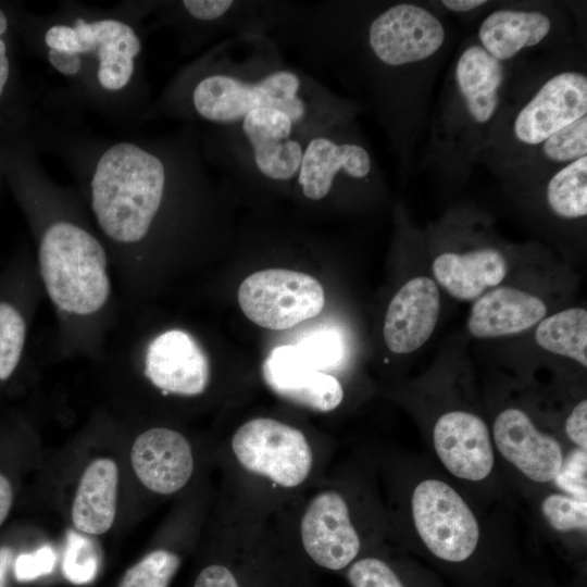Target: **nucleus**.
Listing matches in <instances>:
<instances>
[{
	"mask_svg": "<svg viewBox=\"0 0 587 587\" xmlns=\"http://www.w3.org/2000/svg\"><path fill=\"white\" fill-rule=\"evenodd\" d=\"M190 104L213 125L237 122L259 109H279L310 135L355 120L364 109L290 63L280 46L260 33L226 37L215 47L193 83Z\"/></svg>",
	"mask_w": 587,
	"mask_h": 587,
	"instance_id": "f257e3e1",
	"label": "nucleus"
},
{
	"mask_svg": "<svg viewBox=\"0 0 587 587\" xmlns=\"http://www.w3.org/2000/svg\"><path fill=\"white\" fill-rule=\"evenodd\" d=\"M505 64L471 40L448 74L430 132L432 154L448 171H469L504 109Z\"/></svg>",
	"mask_w": 587,
	"mask_h": 587,
	"instance_id": "f03ea898",
	"label": "nucleus"
},
{
	"mask_svg": "<svg viewBox=\"0 0 587 587\" xmlns=\"http://www.w3.org/2000/svg\"><path fill=\"white\" fill-rule=\"evenodd\" d=\"M167 167L158 155L129 142L100 158L91 182L92 209L102 230L120 242L142 239L161 207Z\"/></svg>",
	"mask_w": 587,
	"mask_h": 587,
	"instance_id": "7ed1b4c3",
	"label": "nucleus"
},
{
	"mask_svg": "<svg viewBox=\"0 0 587 587\" xmlns=\"http://www.w3.org/2000/svg\"><path fill=\"white\" fill-rule=\"evenodd\" d=\"M218 127L220 160L237 180L292 190L310 135L287 112L264 108Z\"/></svg>",
	"mask_w": 587,
	"mask_h": 587,
	"instance_id": "20e7f679",
	"label": "nucleus"
},
{
	"mask_svg": "<svg viewBox=\"0 0 587 587\" xmlns=\"http://www.w3.org/2000/svg\"><path fill=\"white\" fill-rule=\"evenodd\" d=\"M587 115V75L567 66L546 76L507 112L502 111L478 160L499 171L560 128Z\"/></svg>",
	"mask_w": 587,
	"mask_h": 587,
	"instance_id": "39448f33",
	"label": "nucleus"
},
{
	"mask_svg": "<svg viewBox=\"0 0 587 587\" xmlns=\"http://www.w3.org/2000/svg\"><path fill=\"white\" fill-rule=\"evenodd\" d=\"M39 265L47 292L61 310L87 315L107 302V255L85 229L66 222L51 225L41 239Z\"/></svg>",
	"mask_w": 587,
	"mask_h": 587,
	"instance_id": "423d86ee",
	"label": "nucleus"
},
{
	"mask_svg": "<svg viewBox=\"0 0 587 587\" xmlns=\"http://www.w3.org/2000/svg\"><path fill=\"white\" fill-rule=\"evenodd\" d=\"M378 171L355 120H346L309 137L292 190L320 204L342 190L373 185Z\"/></svg>",
	"mask_w": 587,
	"mask_h": 587,
	"instance_id": "0eeeda50",
	"label": "nucleus"
},
{
	"mask_svg": "<svg viewBox=\"0 0 587 587\" xmlns=\"http://www.w3.org/2000/svg\"><path fill=\"white\" fill-rule=\"evenodd\" d=\"M413 524L422 544L438 561L464 565L475 554L479 525L473 511L449 484L434 478L420 482L411 498Z\"/></svg>",
	"mask_w": 587,
	"mask_h": 587,
	"instance_id": "6e6552de",
	"label": "nucleus"
},
{
	"mask_svg": "<svg viewBox=\"0 0 587 587\" xmlns=\"http://www.w3.org/2000/svg\"><path fill=\"white\" fill-rule=\"evenodd\" d=\"M230 447L245 471L283 488L300 486L313 469V450L305 435L275 419L247 421L234 433Z\"/></svg>",
	"mask_w": 587,
	"mask_h": 587,
	"instance_id": "1a4fd4ad",
	"label": "nucleus"
},
{
	"mask_svg": "<svg viewBox=\"0 0 587 587\" xmlns=\"http://www.w3.org/2000/svg\"><path fill=\"white\" fill-rule=\"evenodd\" d=\"M238 302L245 315L268 329H287L320 314L325 304L321 283L305 273L267 268L243 279Z\"/></svg>",
	"mask_w": 587,
	"mask_h": 587,
	"instance_id": "9d476101",
	"label": "nucleus"
},
{
	"mask_svg": "<svg viewBox=\"0 0 587 587\" xmlns=\"http://www.w3.org/2000/svg\"><path fill=\"white\" fill-rule=\"evenodd\" d=\"M300 538L307 554L330 571L348 567L361 550L348 503L333 489L322 490L311 498L300 521Z\"/></svg>",
	"mask_w": 587,
	"mask_h": 587,
	"instance_id": "9b49d317",
	"label": "nucleus"
},
{
	"mask_svg": "<svg viewBox=\"0 0 587 587\" xmlns=\"http://www.w3.org/2000/svg\"><path fill=\"white\" fill-rule=\"evenodd\" d=\"M262 377L278 397L313 411H333L344 399L337 377L314 366L296 345L273 348L262 364Z\"/></svg>",
	"mask_w": 587,
	"mask_h": 587,
	"instance_id": "f8f14e48",
	"label": "nucleus"
},
{
	"mask_svg": "<svg viewBox=\"0 0 587 587\" xmlns=\"http://www.w3.org/2000/svg\"><path fill=\"white\" fill-rule=\"evenodd\" d=\"M433 444L441 464L458 478L479 482L494 469L489 429L474 413L453 410L441 414L433 428Z\"/></svg>",
	"mask_w": 587,
	"mask_h": 587,
	"instance_id": "ddd939ff",
	"label": "nucleus"
},
{
	"mask_svg": "<svg viewBox=\"0 0 587 587\" xmlns=\"http://www.w3.org/2000/svg\"><path fill=\"white\" fill-rule=\"evenodd\" d=\"M145 374L165 395L198 396L210 383V363L190 334L171 329L149 345Z\"/></svg>",
	"mask_w": 587,
	"mask_h": 587,
	"instance_id": "4468645a",
	"label": "nucleus"
},
{
	"mask_svg": "<svg viewBox=\"0 0 587 587\" xmlns=\"http://www.w3.org/2000/svg\"><path fill=\"white\" fill-rule=\"evenodd\" d=\"M492 438L500 454L533 482H552L561 469L564 455L559 441L540 432L517 408L497 415Z\"/></svg>",
	"mask_w": 587,
	"mask_h": 587,
	"instance_id": "2eb2a0df",
	"label": "nucleus"
},
{
	"mask_svg": "<svg viewBox=\"0 0 587 587\" xmlns=\"http://www.w3.org/2000/svg\"><path fill=\"white\" fill-rule=\"evenodd\" d=\"M130 462L142 485L161 495L180 490L195 467L192 449L186 437L164 427L148 429L135 439Z\"/></svg>",
	"mask_w": 587,
	"mask_h": 587,
	"instance_id": "dca6fc26",
	"label": "nucleus"
},
{
	"mask_svg": "<svg viewBox=\"0 0 587 587\" xmlns=\"http://www.w3.org/2000/svg\"><path fill=\"white\" fill-rule=\"evenodd\" d=\"M440 311L437 284L429 277L408 280L392 297L384 321L385 342L394 353H411L432 336Z\"/></svg>",
	"mask_w": 587,
	"mask_h": 587,
	"instance_id": "f3484780",
	"label": "nucleus"
},
{
	"mask_svg": "<svg viewBox=\"0 0 587 587\" xmlns=\"http://www.w3.org/2000/svg\"><path fill=\"white\" fill-rule=\"evenodd\" d=\"M557 13L540 7H503L480 22L477 42L494 59L504 63L539 47L557 34Z\"/></svg>",
	"mask_w": 587,
	"mask_h": 587,
	"instance_id": "a211bd4d",
	"label": "nucleus"
},
{
	"mask_svg": "<svg viewBox=\"0 0 587 587\" xmlns=\"http://www.w3.org/2000/svg\"><path fill=\"white\" fill-rule=\"evenodd\" d=\"M546 313L547 305L537 296L514 287H495L473 303L467 328L480 339L510 336L538 324Z\"/></svg>",
	"mask_w": 587,
	"mask_h": 587,
	"instance_id": "6ab92c4d",
	"label": "nucleus"
},
{
	"mask_svg": "<svg viewBox=\"0 0 587 587\" xmlns=\"http://www.w3.org/2000/svg\"><path fill=\"white\" fill-rule=\"evenodd\" d=\"M432 270L436 282L451 297L471 301L503 280L508 262L500 250L482 247L465 252H442L434 259Z\"/></svg>",
	"mask_w": 587,
	"mask_h": 587,
	"instance_id": "aec40b11",
	"label": "nucleus"
},
{
	"mask_svg": "<svg viewBox=\"0 0 587 587\" xmlns=\"http://www.w3.org/2000/svg\"><path fill=\"white\" fill-rule=\"evenodd\" d=\"M118 469L109 458L93 460L85 470L72 507L76 529L101 535L114 523L117 504Z\"/></svg>",
	"mask_w": 587,
	"mask_h": 587,
	"instance_id": "412c9836",
	"label": "nucleus"
},
{
	"mask_svg": "<svg viewBox=\"0 0 587 587\" xmlns=\"http://www.w3.org/2000/svg\"><path fill=\"white\" fill-rule=\"evenodd\" d=\"M587 155V115L560 128L499 171L521 175L552 173Z\"/></svg>",
	"mask_w": 587,
	"mask_h": 587,
	"instance_id": "4be33fe9",
	"label": "nucleus"
},
{
	"mask_svg": "<svg viewBox=\"0 0 587 587\" xmlns=\"http://www.w3.org/2000/svg\"><path fill=\"white\" fill-rule=\"evenodd\" d=\"M539 347L587 366V311L571 308L544 317L535 332Z\"/></svg>",
	"mask_w": 587,
	"mask_h": 587,
	"instance_id": "5701e85b",
	"label": "nucleus"
},
{
	"mask_svg": "<svg viewBox=\"0 0 587 587\" xmlns=\"http://www.w3.org/2000/svg\"><path fill=\"white\" fill-rule=\"evenodd\" d=\"M549 210L561 220L587 215V155L550 173L545 185Z\"/></svg>",
	"mask_w": 587,
	"mask_h": 587,
	"instance_id": "b1692460",
	"label": "nucleus"
},
{
	"mask_svg": "<svg viewBox=\"0 0 587 587\" xmlns=\"http://www.w3.org/2000/svg\"><path fill=\"white\" fill-rule=\"evenodd\" d=\"M74 35L77 54L110 49L135 58L141 49L140 40L133 28L120 21L103 20L87 23L77 20Z\"/></svg>",
	"mask_w": 587,
	"mask_h": 587,
	"instance_id": "393cba45",
	"label": "nucleus"
},
{
	"mask_svg": "<svg viewBox=\"0 0 587 587\" xmlns=\"http://www.w3.org/2000/svg\"><path fill=\"white\" fill-rule=\"evenodd\" d=\"M180 560L166 549H157L132 566L118 587H168Z\"/></svg>",
	"mask_w": 587,
	"mask_h": 587,
	"instance_id": "a878e982",
	"label": "nucleus"
},
{
	"mask_svg": "<svg viewBox=\"0 0 587 587\" xmlns=\"http://www.w3.org/2000/svg\"><path fill=\"white\" fill-rule=\"evenodd\" d=\"M100 558L93 540L68 530L63 558V574L73 584H87L96 577Z\"/></svg>",
	"mask_w": 587,
	"mask_h": 587,
	"instance_id": "bb28decb",
	"label": "nucleus"
},
{
	"mask_svg": "<svg viewBox=\"0 0 587 587\" xmlns=\"http://www.w3.org/2000/svg\"><path fill=\"white\" fill-rule=\"evenodd\" d=\"M26 335L21 313L11 304L0 302V380L11 376L17 366Z\"/></svg>",
	"mask_w": 587,
	"mask_h": 587,
	"instance_id": "cd10ccee",
	"label": "nucleus"
},
{
	"mask_svg": "<svg viewBox=\"0 0 587 587\" xmlns=\"http://www.w3.org/2000/svg\"><path fill=\"white\" fill-rule=\"evenodd\" d=\"M540 509L549 526L557 532L585 533L587 529V499L554 492L544 498Z\"/></svg>",
	"mask_w": 587,
	"mask_h": 587,
	"instance_id": "c85d7f7f",
	"label": "nucleus"
},
{
	"mask_svg": "<svg viewBox=\"0 0 587 587\" xmlns=\"http://www.w3.org/2000/svg\"><path fill=\"white\" fill-rule=\"evenodd\" d=\"M351 587H411L385 560L376 557L355 559L347 570Z\"/></svg>",
	"mask_w": 587,
	"mask_h": 587,
	"instance_id": "c756f323",
	"label": "nucleus"
},
{
	"mask_svg": "<svg viewBox=\"0 0 587 587\" xmlns=\"http://www.w3.org/2000/svg\"><path fill=\"white\" fill-rule=\"evenodd\" d=\"M302 354L319 370L337 365L344 357L340 336L333 329H316L296 345Z\"/></svg>",
	"mask_w": 587,
	"mask_h": 587,
	"instance_id": "7c9ffc66",
	"label": "nucleus"
},
{
	"mask_svg": "<svg viewBox=\"0 0 587 587\" xmlns=\"http://www.w3.org/2000/svg\"><path fill=\"white\" fill-rule=\"evenodd\" d=\"M587 450L575 448L563 458L562 465L552 482L564 494L587 499Z\"/></svg>",
	"mask_w": 587,
	"mask_h": 587,
	"instance_id": "2f4dec72",
	"label": "nucleus"
},
{
	"mask_svg": "<svg viewBox=\"0 0 587 587\" xmlns=\"http://www.w3.org/2000/svg\"><path fill=\"white\" fill-rule=\"evenodd\" d=\"M98 79L109 90L123 88L134 72V58L115 50L99 49Z\"/></svg>",
	"mask_w": 587,
	"mask_h": 587,
	"instance_id": "473e14b6",
	"label": "nucleus"
},
{
	"mask_svg": "<svg viewBox=\"0 0 587 587\" xmlns=\"http://www.w3.org/2000/svg\"><path fill=\"white\" fill-rule=\"evenodd\" d=\"M55 562V551L48 545L33 552L22 553L14 561L15 578L18 582H29L48 575L53 571Z\"/></svg>",
	"mask_w": 587,
	"mask_h": 587,
	"instance_id": "72a5a7b5",
	"label": "nucleus"
},
{
	"mask_svg": "<svg viewBox=\"0 0 587 587\" xmlns=\"http://www.w3.org/2000/svg\"><path fill=\"white\" fill-rule=\"evenodd\" d=\"M565 434L577 448L587 450V400L579 401L564 424Z\"/></svg>",
	"mask_w": 587,
	"mask_h": 587,
	"instance_id": "f704fd0d",
	"label": "nucleus"
},
{
	"mask_svg": "<svg viewBox=\"0 0 587 587\" xmlns=\"http://www.w3.org/2000/svg\"><path fill=\"white\" fill-rule=\"evenodd\" d=\"M195 587H239V585L228 567L222 564H211L199 573Z\"/></svg>",
	"mask_w": 587,
	"mask_h": 587,
	"instance_id": "c9c22d12",
	"label": "nucleus"
},
{
	"mask_svg": "<svg viewBox=\"0 0 587 587\" xmlns=\"http://www.w3.org/2000/svg\"><path fill=\"white\" fill-rule=\"evenodd\" d=\"M48 59L54 68L65 75H75L82 66L79 55L73 52L50 49Z\"/></svg>",
	"mask_w": 587,
	"mask_h": 587,
	"instance_id": "e433bc0d",
	"label": "nucleus"
},
{
	"mask_svg": "<svg viewBox=\"0 0 587 587\" xmlns=\"http://www.w3.org/2000/svg\"><path fill=\"white\" fill-rule=\"evenodd\" d=\"M13 503V489L10 480L0 473V526L8 517Z\"/></svg>",
	"mask_w": 587,
	"mask_h": 587,
	"instance_id": "4c0bfd02",
	"label": "nucleus"
},
{
	"mask_svg": "<svg viewBox=\"0 0 587 587\" xmlns=\"http://www.w3.org/2000/svg\"><path fill=\"white\" fill-rule=\"evenodd\" d=\"M441 5L453 13L473 12L488 3L486 0H442Z\"/></svg>",
	"mask_w": 587,
	"mask_h": 587,
	"instance_id": "58836bf2",
	"label": "nucleus"
},
{
	"mask_svg": "<svg viewBox=\"0 0 587 587\" xmlns=\"http://www.w3.org/2000/svg\"><path fill=\"white\" fill-rule=\"evenodd\" d=\"M12 559V551L7 548H0V587H5L8 570Z\"/></svg>",
	"mask_w": 587,
	"mask_h": 587,
	"instance_id": "ea45409f",
	"label": "nucleus"
},
{
	"mask_svg": "<svg viewBox=\"0 0 587 587\" xmlns=\"http://www.w3.org/2000/svg\"><path fill=\"white\" fill-rule=\"evenodd\" d=\"M9 71H10V66H9L8 58L5 55V45L0 39V96L8 80Z\"/></svg>",
	"mask_w": 587,
	"mask_h": 587,
	"instance_id": "a19ab883",
	"label": "nucleus"
},
{
	"mask_svg": "<svg viewBox=\"0 0 587 587\" xmlns=\"http://www.w3.org/2000/svg\"><path fill=\"white\" fill-rule=\"evenodd\" d=\"M7 30V17L4 13L0 10V36Z\"/></svg>",
	"mask_w": 587,
	"mask_h": 587,
	"instance_id": "79ce46f5",
	"label": "nucleus"
}]
</instances>
